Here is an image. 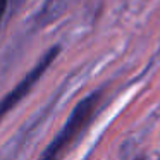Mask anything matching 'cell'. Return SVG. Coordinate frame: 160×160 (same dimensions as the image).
Returning <instances> with one entry per match:
<instances>
[{
    "label": "cell",
    "mask_w": 160,
    "mask_h": 160,
    "mask_svg": "<svg viewBox=\"0 0 160 160\" xmlns=\"http://www.w3.org/2000/svg\"><path fill=\"white\" fill-rule=\"evenodd\" d=\"M98 100H100V91H95L90 97L83 98V100L74 107V110L71 112V115L67 117L64 128L57 132V136L50 141V145L43 150L40 160H57V157L60 155V152L86 128V124L90 122V119L93 117V114H95Z\"/></svg>",
    "instance_id": "cell-1"
},
{
    "label": "cell",
    "mask_w": 160,
    "mask_h": 160,
    "mask_svg": "<svg viewBox=\"0 0 160 160\" xmlns=\"http://www.w3.org/2000/svg\"><path fill=\"white\" fill-rule=\"evenodd\" d=\"M57 53H59V48H57V47H53V48L50 50V52L47 53V55L43 57V59L40 60L38 64H36L35 69H33L31 72H29L28 76H26L24 79H22L21 83H19L18 86H16L14 90H12L11 93H9L7 97L4 98V100L0 102V119L4 117V115L7 114V112L11 110V108L14 107V105L18 103V102H21L22 98H24L26 95L29 93V90H31V88L35 86V83L40 79V76H42V74L47 71V67H48L50 64H52V60L55 59Z\"/></svg>",
    "instance_id": "cell-2"
},
{
    "label": "cell",
    "mask_w": 160,
    "mask_h": 160,
    "mask_svg": "<svg viewBox=\"0 0 160 160\" xmlns=\"http://www.w3.org/2000/svg\"><path fill=\"white\" fill-rule=\"evenodd\" d=\"M5 5H7V0H0V18L5 12Z\"/></svg>",
    "instance_id": "cell-3"
},
{
    "label": "cell",
    "mask_w": 160,
    "mask_h": 160,
    "mask_svg": "<svg viewBox=\"0 0 160 160\" xmlns=\"http://www.w3.org/2000/svg\"><path fill=\"white\" fill-rule=\"evenodd\" d=\"M136 160H145V158H136Z\"/></svg>",
    "instance_id": "cell-4"
}]
</instances>
